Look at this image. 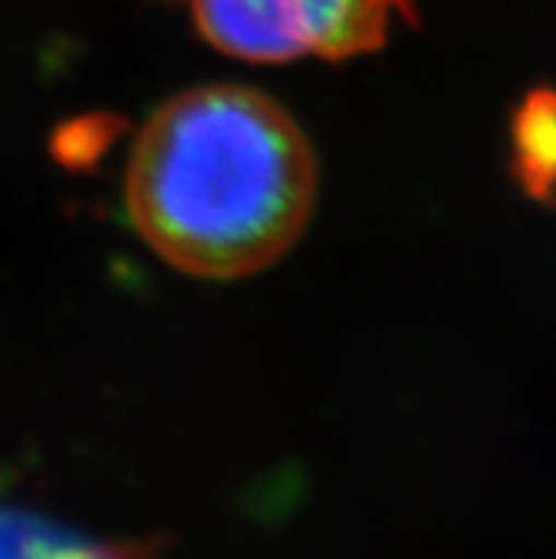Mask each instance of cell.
I'll return each mask as SVG.
<instances>
[{"instance_id": "cell-4", "label": "cell", "mask_w": 556, "mask_h": 559, "mask_svg": "<svg viewBox=\"0 0 556 559\" xmlns=\"http://www.w3.org/2000/svg\"><path fill=\"white\" fill-rule=\"evenodd\" d=\"M0 559H126L63 525L0 509Z\"/></svg>"}, {"instance_id": "cell-1", "label": "cell", "mask_w": 556, "mask_h": 559, "mask_svg": "<svg viewBox=\"0 0 556 559\" xmlns=\"http://www.w3.org/2000/svg\"><path fill=\"white\" fill-rule=\"evenodd\" d=\"M298 122L247 85L177 94L137 134L126 202L151 250L182 273L239 278L287 253L316 207Z\"/></svg>"}, {"instance_id": "cell-2", "label": "cell", "mask_w": 556, "mask_h": 559, "mask_svg": "<svg viewBox=\"0 0 556 559\" xmlns=\"http://www.w3.org/2000/svg\"><path fill=\"white\" fill-rule=\"evenodd\" d=\"M204 40L253 63L350 60L387 46L415 0H179Z\"/></svg>"}, {"instance_id": "cell-3", "label": "cell", "mask_w": 556, "mask_h": 559, "mask_svg": "<svg viewBox=\"0 0 556 559\" xmlns=\"http://www.w3.org/2000/svg\"><path fill=\"white\" fill-rule=\"evenodd\" d=\"M514 177L522 191L556 207V88L543 85L522 97L511 120Z\"/></svg>"}]
</instances>
